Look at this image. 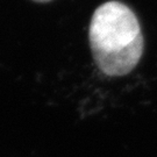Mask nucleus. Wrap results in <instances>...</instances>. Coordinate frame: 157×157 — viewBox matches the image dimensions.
<instances>
[{"label":"nucleus","instance_id":"1","mask_svg":"<svg viewBox=\"0 0 157 157\" xmlns=\"http://www.w3.org/2000/svg\"><path fill=\"white\" fill-rule=\"evenodd\" d=\"M89 40L95 64L111 77L124 76L134 70L144 49L137 17L120 1H108L95 10Z\"/></svg>","mask_w":157,"mask_h":157},{"label":"nucleus","instance_id":"2","mask_svg":"<svg viewBox=\"0 0 157 157\" xmlns=\"http://www.w3.org/2000/svg\"><path fill=\"white\" fill-rule=\"evenodd\" d=\"M33 1H36V2H48L50 0H33Z\"/></svg>","mask_w":157,"mask_h":157}]
</instances>
